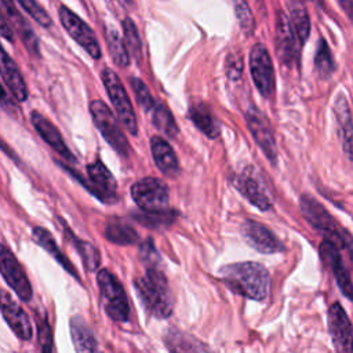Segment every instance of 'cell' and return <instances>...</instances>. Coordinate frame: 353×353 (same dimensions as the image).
Instances as JSON below:
<instances>
[{"label":"cell","instance_id":"6da1fadb","mask_svg":"<svg viewBox=\"0 0 353 353\" xmlns=\"http://www.w3.org/2000/svg\"><path fill=\"white\" fill-rule=\"evenodd\" d=\"M226 287L237 295L262 302L270 291L268 269L258 262L230 263L219 270Z\"/></svg>","mask_w":353,"mask_h":353},{"label":"cell","instance_id":"7a4b0ae2","mask_svg":"<svg viewBox=\"0 0 353 353\" xmlns=\"http://www.w3.org/2000/svg\"><path fill=\"white\" fill-rule=\"evenodd\" d=\"M135 290L146 312L156 319H167L174 310V298L167 277L159 269H146V273L137 277Z\"/></svg>","mask_w":353,"mask_h":353},{"label":"cell","instance_id":"3957f363","mask_svg":"<svg viewBox=\"0 0 353 353\" xmlns=\"http://www.w3.org/2000/svg\"><path fill=\"white\" fill-rule=\"evenodd\" d=\"M97 283L106 314L116 323L127 321L130 317V305L123 284L108 269L98 272Z\"/></svg>","mask_w":353,"mask_h":353},{"label":"cell","instance_id":"277c9868","mask_svg":"<svg viewBox=\"0 0 353 353\" xmlns=\"http://www.w3.org/2000/svg\"><path fill=\"white\" fill-rule=\"evenodd\" d=\"M236 189L256 208L268 211L273 205V197L263 174L255 165H245L232 179Z\"/></svg>","mask_w":353,"mask_h":353},{"label":"cell","instance_id":"5b68a950","mask_svg":"<svg viewBox=\"0 0 353 353\" xmlns=\"http://www.w3.org/2000/svg\"><path fill=\"white\" fill-rule=\"evenodd\" d=\"M90 112H91L95 127L99 130V132L106 139V142L119 154L127 157L131 152L128 139L124 135L119 124V120L116 119L114 113L109 109V106L101 99H94L90 102Z\"/></svg>","mask_w":353,"mask_h":353},{"label":"cell","instance_id":"8992f818","mask_svg":"<svg viewBox=\"0 0 353 353\" xmlns=\"http://www.w3.org/2000/svg\"><path fill=\"white\" fill-rule=\"evenodd\" d=\"M299 207L303 218L324 236V240L331 241L339 250L345 248L343 233L339 232L335 219L316 199L309 194H302L299 199Z\"/></svg>","mask_w":353,"mask_h":353},{"label":"cell","instance_id":"52a82bcc","mask_svg":"<svg viewBox=\"0 0 353 353\" xmlns=\"http://www.w3.org/2000/svg\"><path fill=\"white\" fill-rule=\"evenodd\" d=\"M102 81L106 90V94L116 110V114L124 128L131 132L132 135L138 134V123H137V116L134 112V108L131 105L130 97L121 84L119 76L116 72H113L109 68H105L102 70Z\"/></svg>","mask_w":353,"mask_h":353},{"label":"cell","instance_id":"ba28073f","mask_svg":"<svg viewBox=\"0 0 353 353\" xmlns=\"http://www.w3.org/2000/svg\"><path fill=\"white\" fill-rule=\"evenodd\" d=\"M131 196L143 212H161L168 210V186L152 176L142 178L131 186Z\"/></svg>","mask_w":353,"mask_h":353},{"label":"cell","instance_id":"9c48e42d","mask_svg":"<svg viewBox=\"0 0 353 353\" xmlns=\"http://www.w3.org/2000/svg\"><path fill=\"white\" fill-rule=\"evenodd\" d=\"M59 19L69 36L94 59L101 58V47L94 30L68 7H59Z\"/></svg>","mask_w":353,"mask_h":353},{"label":"cell","instance_id":"30bf717a","mask_svg":"<svg viewBox=\"0 0 353 353\" xmlns=\"http://www.w3.org/2000/svg\"><path fill=\"white\" fill-rule=\"evenodd\" d=\"M250 72L252 81L262 97L270 98L274 92V69L268 48L258 43L250 52Z\"/></svg>","mask_w":353,"mask_h":353},{"label":"cell","instance_id":"8fae6325","mask_svg":"<svg viewBox=\"0 0 353 353\" xmlns=\"http://www.w3.org/2000/svg\"><path fill=\"white\" fill-rule=\"evenodd\" d=\"M327 324L335 353H353V325L339 302L328 307Z\"/></svg>","mask_w":353,"mask_h":353},{"label":"cell","instance_id":"7c38bea8","mask_svg":"<svg viewBox=\"0 0 353 353\" xmlns=\"http://www.w3.org/2000/svg\"><path fill=\"white\" fill-rule=\"evenodd\" d=\"M0 270L1 276L6 280V283L14 290V292L18 295V298L23 302H29L33 295V290L30 285V281L22 269L18 259L14 256V254L8 250L6 244L1 245L0 252Z\"/></svg>","mask_w":353,"mask_h":353},{"label":"cell","instance_id":"4fadbf2b","mask_svg":"<svg viewBox=\"0 0 353 353\" xmlns=\"http://www.w3.org/2000/svg\"><path fill=\"white\" fill-rule=\"evenodd\" d=\"M88 182L87 189L102 203L112 204L117 201V183L112 172L99 160H94L87 165Z\"/></svg>","mask_w":353,"mask_h":353},{"label":"cell","instance_id":"5bb4252c","mask_svg":"<svg viewBox=\"0 0 353 353\" xmlns=\"http://www.w3.org/2000/svg\"><path fill=\"white\" fill-rule=\"evenodd\" d=\"M320 258L325 266L332 272L336 285L342 295L353 302V283L349 274V270L345 265L342 255L339 254V248L328 240H323L319 247Z\"/></svg>","mask_w":353,"mask_h":353},{"label":"cell","instance_id":"9a60e30c","mask_svg":"<svg viewBox=\"0 0 353 353\" xmlns=\"http://www.w3.org/2000/svg\"><path fill=\"white\" fill-rule=\"evenodd\" d=\"M244 117L247 120V127L256 142V145L261 148V150L265 153L268 160L272 164H276L277 161V145L274 135L272 132V128L268 123V120L263 117V114L256 108H250Z\"/></svg>","mask_w":353,"mask_h":353},{"label":"cell","instance_id":"2e32d148","mask_svg":"<svg viewBox=\"0 0 353 353\" xmlns=\"http://www.w3.org/2000/svg\"><path fill=\"white\" fill-rule=\"evenodd\" d=\"M137 101L139 106L146 112V114L150 117L152 123L156 125L157 130L164 132L170 138H175L179 132V128L168 110L165 105L154 99L148 88H143L138 91L137 94Z\"/></svg>","mask_w":353,"mask_h":353},{"label":"cell","instance_id":"e0dca14e","mask_svg":"<svg viewBox=\"0 0 353 353\" xmlns=\"http://www.w3.org/2000/svg\"><path fill=\"white\" fill-rule=\"evenodd\" d=\"M241 236L248 245L262 254H276L284 250L283 243L265 225L256 221H245L241 225Z\"/></svg>","mask_w":353,"mask_h":353},{"label":"cell","instance_id":"ac0fdd59","mask_svg":"<svg viewBox=\"0 0 353 353\" xmlns=\"http://www.w3.org/2000/svg\"><path fill=\"white\" fill-rule=\"evenodd\" d=\"M276 52L280 59L287 66H291L298 59V37L291 26L290 19L283 11L277 12L276 19Z\"/></svg>","mask_w":353,"mask_h":353},{"label":"cell","instance_id":"d6986e66","mask_svg":"<svg viewBox=\"0 0 353 353\" xmlns=\"http://www.w3.org/2000/svg\"><path fill=\"white\" fill-rule=\"evenodd\" d=\"M1 314L18 339L29 341L32 338L33 327L29 316L6 291L1 292Z\"/></svg>","mask_w":353,"mask_h":353},{"label":"cell","instance_id":"ffe728a7","mask_svg":"<svg viewBox=\"0 0 353 353\" xmlns=\"http://www.w3.org/2000/svg\"><path fill=\"white\" fill-rule=\"evenodd\" d=\"M334 112L338 124V137L341 139L345 156L353 161V116L343 92H339L334 101Z\"/></svg>","mask_w":353,"mask_h":353},{"label":"cell","instance_id":"44dd1931","mask_svg":"<svg viewBox=\"0 0 353 353\" xmlns=\"http://www.w3.org/2000/svg\"><path fill=\"white\" fill-rule=\"evenodd\" d=\"M30 120L33 127L36 128V131L39 132V135L48 143L50 148H52L61 157H63L66 161L70 163H76V157L73 156V153L69 150V148L66 146L61 132L58 131V128L47 119L44 117L41 113L39 112H32L30 114Z\"/></svg>","mask_w":353,"mask_h":353},{"label":"cell","instance_id":"7402d4cb","mask_svg":"<svg viewBox=\"0 0 353 353\" xmlns=\"http://www.w3.org/2000/svg\"><path fill=\"white\" fill-rule=\"evenodd\" d=\"M1 7H3V12L7 15L10 25L14 26V29L17 30V33L19 34L22 43L25 44L26 50L29 51V54L33 57H39L40 55V48H39V39L34 34L32 26L29 25V22L25 19V17L18 11V8L15 7L14 3L8 1V0H1Z\"/></svg>","mask_w":353,"mask_h":353},{"label":"cell","instance_id":"603a6c76","mask_svg":"<svg viewBox=\"0 0 353 353\" xmlns=\"http://www.w3.org/2000/svg\"><path fill=\"white\" fill-rule=\"evenodd\" d=\"M0 66H1V79L11 94V97L17 102H23L28 98V88L23 80V76L17 66V63L8 57V54L3 50L0 57Z\"/></svg>","mask_w":353,"mask_h":353},{"label":"cell","instance_id":"cb8c5ba5","mask_svg":"<svg viewBox=\"0 0 353 353\" xmlns=\"http://www.w3.org/2000/svg\"><path fill=\"white\" fill-rule=\"evenodd\" d=\"M150 152L153 160L161 174L170 178H175L179 172L178 157L171 145L161 137L154 135L150 138Z\"/></svg>","mask_w":353,"mask_h":353},{"label":"cell","instance_id":"d4e9b609","mask_svg":"<svg viewBox=\"0 0 353 353\" xmlns=\"http://www.w3.org/2000/svg\"><path fill=\"white\" fill-rule=\"evenodd\" d=\"M164 343L168 353H212L204 342L176 328H170L164 334Z\"/></svg>","mask_w":353,"mask_h":353},{"label":"cell","instance_id":"484cf974","mask_svg":"<svg viewBox=\"0 0 353 353\" xmlns=\"http://www.w3.org/2000/svg\"><path fill=\"white\" fill-rule=\"evenodd\" d=\"M70 338L72 343L74 346L76 353H102L99 350L98 342L88 327V324L84 321L80 316H73L70 319Z\"/></svg>","mask_w":353,"mask_h":353},{"label":"cell","instance_id":"4316f807","mask_svg":"<svg viewBox=\"0 0 353 353\" xmlns=\"http://www.w3.org/2000/svg\"><path fill=\"white\" fill-rule=\"evenodd\" d=\"M32 234H33L34 240L37 241V244L41 245L48 254H51V256L55 258V261H57L69 274H72L74 279L80 280L77 270L74 269V266L72 265V262L68 259V256H65L63 252L59 250V247L57 245L55 240L52 239V236H51V233H50L48 230H46L44 228L36 226V228H33Z\"/></svg>","mask_w":353,"mask_h":353},{"label":"cell","instance_id":"83f0119b","mask_svg":"<svg viewBox=\"0 0 353 353\" xmlns=\"http://www.w3.org/2000/svg\"><path fill=\"white\" fill-rule=\"evenodd\" d=\"M189 119L205 137L214 139L219 135V131H221L219 124L216 123L211 109L207 105H204L201 102L190 105Z\"/></svg>","mask_w":353,"mask_h":353},{"label":"cell","instance_id":"f1b7e54d","mask_svg":"<svg viewBox=\"0 0 353 353\" xmlns=\"http://www.w3.org/2000/svg\"><path fill=\"white\" fill-rule=\"evenodd\" d=\"M58 221H59V223H61V226H62V229H63L65 236H66L70 241H73L74 248L79 251V254H80V256H81V261H83V263H84V268H85L87 270H90V272L97 270V269L99 268V265H101V255H99V251L97 250V247L92 245V244L88 243V241H84V240L77 239V237L73 234V232L69 229V226L65 223L63 219L58 218Z\"/></svg>","mask_w":353,"mask_h":353},{"label":"cell","instance_id":"f546056e","mask_svg":"<svg viewBox=\"0 0 353 353\" xmlns=\"http://www.w3.org/2000/svg\"><path fill=\"white\" fill-rule=\"evenodd\" d=\"M103 236L108 241L113 244H120V245H131L138 243L139 240L138 233L131 225L117 219H112L106 222Z\"/></svg>","mask_w":353,"mask_h":353},{"label":"cell","instance_id":"4dcf8cb0","mask_svg":"<svg viewBox=\"0 0 353 353\" xmlns=\"http://www.w3.org/2000/svg\"><path fill=\"white\" fill-rule=\"evenodd\" d=\"M290 10V22L298 37L299 44H305L310 34V19L307 11L302 3L291 1L288 3Z\"/></svg>","mask_w":353,"mask_h":353},{"label":"cell","instance_id":"1f68e13d","mask_svg":"<svg viewBox=\"0 0 353 353\" xmlns=\"http://www.w3.org/2000/svg\"><path fill=\"white\" fill-rule=\"evenodd\" d=\"M105 40H106L108 50H109V54H110L113 62L120 68L128 66L130 65L128 48H127L124 40L121 39L120 33L113 26H106Z\"/></svg>","mask_w":353,"mask_h":353},{"label":"cell","instance_id":"d6a6232c","mask_svg":"<svg viewBox=\"0 0 353 353\" xmlns=\"http://www.w3.org/2000/svg\"><path fill=\"white\" fill-rule=\"evenodd\" d=\"M314 69L321 79H328L335 70V62L331 50L324 39H320L317 43L314 54Z\"/></svg>","mask_w":353,"mask_h":353},{"label":"cell","instance_id":"836d02e7","mask_svg":"<svg viewBox=\"0 0 353 353\" xmlns=\"http://www.w3.org/2000/svg\"><path fill=\"white\" fill-rule=\"evenodd\" d=\"M139 223L148 226V228H164L174 222L176 214L174 211H161V212H143L134 215Z\"/></svg>","mask_w":353,"mask_h":353},{"label":"cell","instance_id":"e575fe53","mask_svg":"<svg viewBox=\"0 0 353 353\" xmlns=\"http://www.w3.org/2000/svg\"><path fill=\"white\" fill-rule=\"evenodd\" d=\"M37 341L41 353H54V339H52V330L48 323V319L44 314L37 316Z\"/></svg>","mask_w":353,"mask_h":353},{"label":"cell","instance_id":"d590c367","mask_svg":"<svg viewBox=\"0 0 353 353\" xmlns=\"http://www.w3.org/2000/svg\"><path fill=\"white\" fill-rule=\"evenodd\" d=\"M123 30H124L127 48H130L132 55L137 59H139L142 55V44H141V37H139V33H138V29H137L134 21L130 18H125L123 21Z\"/></svg>","mask_w":353,"mask_h":353},{"label":"cell","instance_id":"8d00e7d4","mask_svg":"<svg viewBox=\"0 0 353 353\" xmlns=\"http://www.w3.org/2000/svg\"><path fill=\"white\" fill-rule=\"evenodd\" d=\"M234 11L241 30L245 34H251L255 29V19L248 4L245 1H234Z\"/></svg>","mask_w":353,"mask_h":353},{"label":"cell","instance_id":"74e56055","mask_svg":"<svg viewBox=\"0 0 353 353\" xmlns=\"http://www.w3.org/2000/svg\"><path fill=\"white\" fill-rule=\"evenodd\" d=\"M39 25L41 26H50L51 25V17L48 12L34 0H21L18 3Z\"/></svg>","mask_w":353,"mask_h":353},{"label":"cell","instance_id":"f35d334b","mask_svg":"<svg viewBox=\"0 0 353 353\" xmlns=\"http://www.w3.org/2000/svg\"><path fill=\"white\" fill-rule=\"evenodd\" d=\"M139 258L142 263L146 266V269H154L159 268L160 263V255L159 251L156 250L153 240L148 237L139 247Z\"/></svg>","mask_w":353,"mask_h":353},{"label":"cell","instance_id":"ab89813d","mask_svg":"<svg viewBox=\"0 0 353 353\" xmlns=\"http://www.w3.org/2000/svg\"><path fill=\"white\" fill-rule=\"evenodd\" d=\"M243 70V59L234 54H229L226 59V73L229 79L237 80Z\"/></svg>","mask_w":353,"mask_h":353},{"label":"cell","instance_id":"60d3db41","mask_svg":"<svg viewBox=\"0 0 353 353\" xmlns=\"http://www.w3.org/2000/svg\"><path fill=\"white\" fill-rule=\"evenodd\" d=\"M0 33L4 39H7L8 41H14V33L11 29V25H8L7 19L4 18V15L0 17Z\"/></svg>","mask_w":353,"mask_h":353},{"label":"cell","instance_id":"b9f144b4","mask_svg":"<svg viewBox=\"0 0 353 353\" xmlns=\"http://www.w3.org/2000/svg\"><path fill=\"white\" fill-rule=\"evenodd\" d=\"M343 233V241H345V250L347 251V255H349V261L352 263V268H353V234L347 230H342Z\"/></svg>","mask_w":353,"mask_h":353},{"label":"cell","instance_id":"7bdbcfd3","mask_svg":"<svg viewBox=\"0 0 353 353\" xmlns=\"http://www.w3.org/2000/svg\"><path fill=\"white\" fill-rule=\"evenodd\" d=\"M339 6L345 10L346 15L353 19V1H339Z\"/></svg>","mask_w":353,"mask_h":353}]
</instances>
